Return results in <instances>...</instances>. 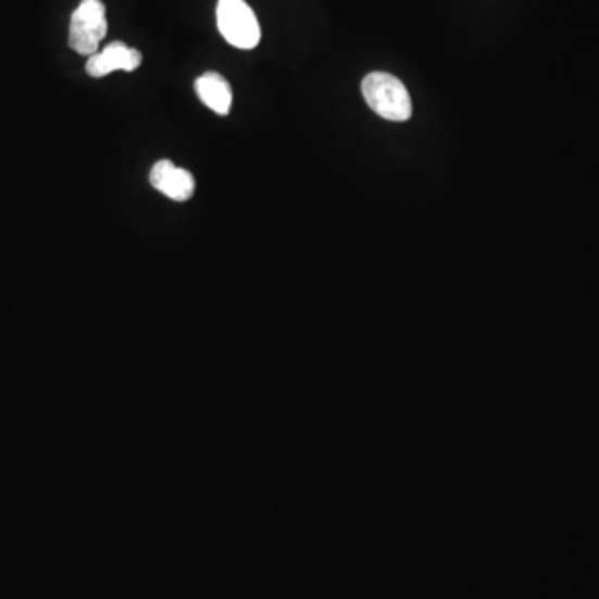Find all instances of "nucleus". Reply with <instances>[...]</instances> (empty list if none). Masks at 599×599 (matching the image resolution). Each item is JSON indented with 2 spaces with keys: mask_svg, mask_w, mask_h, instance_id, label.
I'll return each instance as SVG.
<instances>
[{
  "mask_svg": "<svg viewBox=\"0 0 599 599\" xmlns=\"http://www.w3.org/2000/svg\"><path fill=\"white\" fill-rule=\"evenodd\" d=\"M362 92L370 109L379 117L390 122H407L412 117V99L400 78L373 72L363 78Z\"/></svg>",
  "mask_w": 599,
  "mask_h": 599,
  "instance_id": "1",
  "label": "nucleus"
},
{
  "mask_svg": "<svg viewBox=\"0 0 599 599\" xmlns=\"http://www.w3.org/2000/svg\"><path fill=\"white\" fill-rule=\"evenodd\" d=\"M216 25L224 39L237 49H255L262 37L259 18L245 0H219Z\"/></svg>",
  "mask_w": 599,
  "mask_h": 599,
  "instance_id": "2",
  "label": "nucleus"
},
{
  "mask_svg": "<svg viewBox=\"0 0 599 599\" xmlns=\"http://www.w3.org/2000/svg\"><path fill=\"white\" fill-rule=\"evenodd\" d=\"M105 5L102 0H82L71 18L68 46L80 55L99 52L100 42L107 36Z\"/></svg>",
  "mask_w": 599,
  "mask_h": 599,
  "instance_id": "3",
  "label": "nucleus"
},
{
  "mask_svg": "<svg viewBox=\"0 0 599 599\" xmlns=\"http://www.w3.org/2000/svg\"><path fill=\"white\" fill-rule=\"evenodd\" d=\"M150 184L155 190L175 202L192 199L196 178L185 169H178L171 160H160L150 171Z\"/></svg>",
  "mask_w": 599,
  "mask_h": 599,
  "instance_id": "4",
  "label": "nucleus"
},
{
  "mask_svg": "<svg viewBox=\"0 0 599 599\" xmlns=\"http://www.w3.org/2000/svg\"><path fill=\"white\" fill-rule=\"evenodd\" d=\"M142 64V53L137 49H130L124 42H112L90 55L86 71L90 77H105L115 71L134 72Z\"/></svg>",
  "mask_w": 599,
  "mask_h": 599,
  "instance_id": "5",
  "label": "nucleus"
},
{
  "mask_svg": "<svg viewBox=\"0 0 599 599\" xmlns=\"http://www.w3.org/2000/svg\"><path fill=\"white\" fill-rule=\"evenodd\" d=\"M196 92L199 99L209 107L210 111L219 115H227L230 112L232 93L227 78L216 72H207L196 80Z\"/></svg>",
  "mask_w": 599,
  "mask_h": 599,
  "instance_id": "6",
  "label": "nucleus"
}]
</instances>
